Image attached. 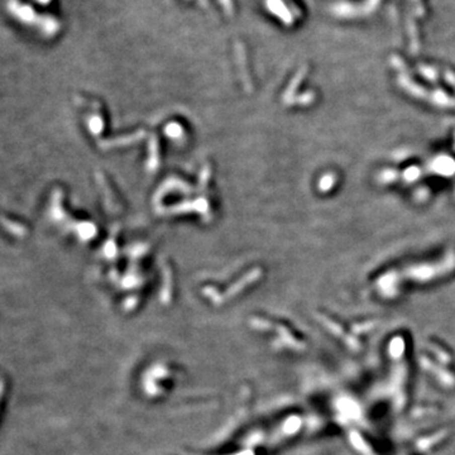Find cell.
I'll use <instances>...</instances> for the list:
<instances>
[{"label":"cell","mask_w":455,"mask_h":455,"mask_svg":"<svg viewBox=\"0 0 455 455\" xmlns=\"http://www.w3.org/2000/svg\"><path fill=\"white\" fill-rule=\"evenodd\" d=\"M341 410H343V412L347 416L354 417L358 415V409L355 406V404H353L352 401H348V400H344V401L341 402Z\"/></svg>","instance_id":"6da1fadb"},{"label":"cell","mask_w":455,"mask_h":455,"mask_svg":"<svg viewBox=\"0 0 455 455\" xmlns=\"http://www.w3.org/2000/svg\"><path fill=\"white\" fill-rule=\"evenodd\" d=\"M392 348H393L392 353H395L396 355H400V353H401L402 349H404V345H402L401 343H396V344L392 345ZM395 354H393V355H395Z\"/></svg>","instance_id":"7a4b0ae2"}]
</instances>
